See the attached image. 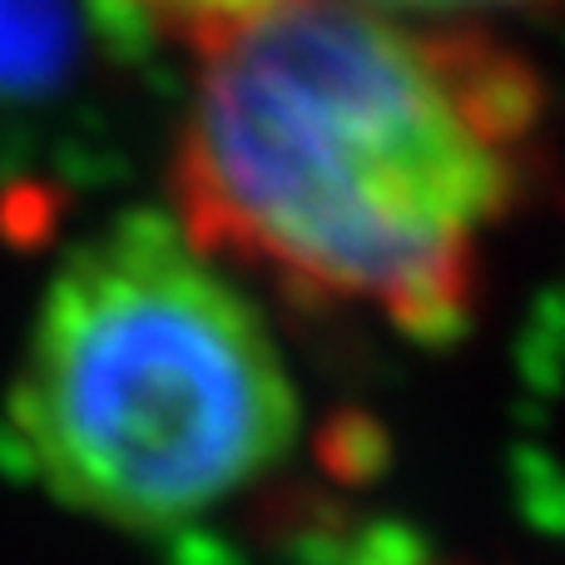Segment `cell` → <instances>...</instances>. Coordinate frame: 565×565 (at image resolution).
<instances>
[{
	"label": "cell",
	"mask_w": 565,
	"mask_h": 565,
	"mask_svg": "<svg viewBox=\"0 0 565 565\" xmlns=\"http://www.w3.org/2000/svg\"><path fill=\"white\" fill-rule=\"evenodd\" d=\"M174 224L308 302L447 342L546 179V89L481 25L268 0L194 50Z\"/></svg>",
	"instance_id": "6da1fadb"
},
{
	"label": "cell",
	"mask_w": 565,
	"mask_h": 565,
	"mask_svg": "<svg viewBox=\"0 0 565 565\" xmlns=\"http://www.w3.org/2000/svg\"><path fill=\"white\" fill-rule=\"evenodd\" d=\"M10 427L65 507L164 531L288 457L298 392L238 282L174 218L129 214L50 278Z\"/></svg>",
	"instance_id": "7a4b0ae2"
},
{
	"label": "cell",
	"mask_w": 565,
	"mask_h": 565,
	"mask_svg": "<svg viewBox=\"0 0 565 565\" xmlns=\"http://www.w3.org/2000/svg\"><path fill=\"white\" fill-rule=\"evenodd\" d=\"M79 0H0V99L50 89L79 55Z\"/></svg>",
	"instance_id": "3957f363"
},
{
	"label": "cell",
	"mask_w": 565,
	"mask_h": 565,
	"mask_svg": "<svg viewBox=\"0 0 565 565\" xmlns=\"http://www.w3.org/2000/svg\"><path fill=\"white\" fill-rule=\"evenodd\" d=\"M119 6H129L135 15L174 30L179 40H189V45L199 50L214 35H224L228 25H238L244 15H254L258 6H268V0H119Z\"/></svg>",
	"instance_id": "277c9868"
},
{
	"label": "cell",
	"mask_w": 565,
	"mask_h": 565,
	"mask_svg": "<svg viewBox=\"0 0 565 565\" xmlns=\"http://www.w3.org/2000/svg\"><path fill=\"white\" fill-rule=\"evenodd\" d=\"M367 10L397 20H427V25H481V15L497 10H546L551 0H358Z\"/></svg>",
	"instance_id": "5b68a950"
},
{
	"label": "cell",
	"mask_w": 565,
	"mask_h": 565,
	"mask_svg": "<svg viewBox=\"0 0 565 565\" xmlns=\"http://www.w3.org/2000/svg\"><path fill=\"white\" fill-rule=\"evenodd\" d=\"M407 565H451V561H407Z\"/></svg>",
	"instance_id": "8992f818"
}]
</instances>
